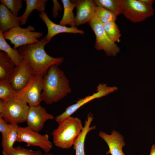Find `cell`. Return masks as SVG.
<instances>
[{"instance_id":"1","label":"cell","mask_w":155,"mask_h":155,"mask_svg":"<svg viewBox=\"0 0 155 155\" xmlns=\"http://www.w3.org/2000/svg\"><path fill=\"white\" fill-rule=\"evenodd\" d=\"M50 41L44 37L37 43L18 48L19 53L32 67L34 74L43 76L51 66H59L63 62V57H53L46 52L45 46Z\"/></svg>"},{"instance_id":"2","label":"cell","mask_w":155,"mask_h":155,"mask_svg":"<svg viewBox=\"0 0 155 155\" xmlns=\"http://www.w3.org/2000/svg\"><path fill=\"white\" fill-rule=\"evenodd\" d=\"M58 66H51L43 77L42 97L47 105L58 102L71 91L69 80Z\"/></svg>"},{"instance_id":"3","label":"cell","mask_w":155,"mask_h":155,"mask_svg":"<svg viewBox=\"0 0 155 155\" xmlns=\"http://www.w3.org/2000/svg\"><path fill=\"white\" fill-rule=\"evenodd\" d=\"M52 134L56 146L62 149L71 148L83 126L81 120L70 116L59 123Z\"/></svg>"},{"instance_id":"4","label":"cell","mask_w":155,"mask_h":155,"mask_svg":"<svg viewBox=\"0 0 155 155\" xmlns=\"http://www.w3.org/2000/svg\"><path fill=\"white\" fill-rule=\"evenodd\" d=\"M42 35L41 32L35 31L34 27L32 26H28L25 28L17 26L3 32L4 38L9 40L13 44L15 49L38 42L40 41L38 38Z\"/></svg>"},{"instance_id":"5","label":"cell","mask_w":155,"mask_h":155,"mask_svg":"<svg viewBox=\"0 0 155 155\" xmlns=\"http://www.w3.org/2000/svg\"><path fill=\"white\" fill-rule=\"evenodd\" d=\"M43 80V76L34 73L26 85L16 92L15 97L25 102L29 106L40 105L42 101Z\"/></svg>"},{"instance_id":"6","label":"cell","mask_w":155,"mask_h":155,"mask_svg":"<svg viewBox=\"0 0 155 155\" xmlns=\"http://www.w3.org/2000/svg\"><path fill=\"white\" fill-rule=\"evenodd\" d=\"M96 37L95 48L103 50L108 56H115L120 51L119 47L108 37L103 28V23L95 16L88 22Z\"/></svg>"},{"instance_id":"7","label":"cell","mask_w":155,"mask_h":155,"mask_svg":"<svg viewBox=\"0 0 155 155\" xmlns=\"http://www.w3.org/2000/svg\"><path fill=\"white\" fill-rule=\"evenodd\" d=\"M122 11L127 19L134 23L142 22L154 14L152 5L140 0H122Z\"/></svg>"},{"instance_id":"8","label":"cell","mask_w":155,"mask_h":155,"mask_svg":"<svg viewBox=\"0 0 155 155\" xmlns=\"http://www.w3.org/2000/svg\"><path fill=\"white\" fill-rule=\"evenodd\" d=\"M16 142H24L27 146H37L40 147L46 153L51 149L52 144L47 134L41 135L28 127H18Z\"/></svg>"},{"instance_id":"9","label":"cell","mask_w":155,"mask_h":155,"mask_svg":"<svg viewBox=\"0 0 155 155\" xmlns=\"http://www.w3.org/2000/svg\"><path fill=\"white\" fill-rule=\"evenodd\" d=\"M5 109L0 114L8 123L18 124L26 121L30 108L25 102L15 97L6 101Z\"/></svg>"},{"instance_id":"10","label":"cell","mask_w":155,"mask_h":155,"mask_svg":"<svg viewBox=\"0 0 155 155\" xmlns=\"http://www.w3.org/2000/svg\"><path fill=\"white\" fill-rule=\"evenodd\" d=\"M117 90L115 86H108L106 84L100 83L97 87L96 92L92 95L80 98L75 103L67 107L65 111L57 116L55 120L58 124L71 115L79 108L88 102L95 99L101 98Z\"/></svg>"},{"instance_id":"11","label":"cell","mask_w":155,"mask_h":155,"mask_svg":"<svg viewBox=\"0 0 155 155\" xmlns=\"http://www.w3.org/2000/svg\"><path fill=\"white\" fill-rule=\"evenodd\" d=\"M33 74L32 67L24 59L19 65L16 66L8 80L13 90L17 92L26 85Z\"/></svg>"},{"instance_id":"12","label":"cell","mask_w":155,"mask_h":155,"mask_svg":"<svg viewBox=\"0 0 155 155\" xmlns=\"http://www.w3.org/2000/svg\"><path fill=\"white\" fill-rule=\"evenodd\" d=\"M53 119V115L48 113L44 108L39 105L30 106L26 121L27 127L39 132L43 129L46 121Z\"/></svg>"},{"instance_id":"13","label":"cell","mask_w":155,"mask_h":155,"mask_svg":"<svg viewBox=\"0 0 155 155\" xmlns=\"http://www.w3.org/2000/svg\"><path fill=\"white\" fill-rule=\"evenodd\" d=\"M73 1L76 5V13L75 16L76 26L88 22L95 16L97 5L94 0H78Z\"/></svg>"},{"instance_id":"14","label":"cell","mask_w":155,"mask_h":155,"mask_svg":"<svg viewBox=\"0 0 155 155\" xmlns=\"http://www.w3.org/2000/svg\"><path fill=\"white\" fill-rule=\"evenodd\" d=\"M99 136L106 143L109 150L106 154L111 155H125L123 151V148L125 145L123 137L118 131L113 130L110 134L100 131Z\"/></svg>"},{"instance_id":"15","label":"cell","mask_w":155,"mask_h":155,"mask_svg":"<svg viewBox=\"0 0 155 155\" xmlns=\"http://www.w3.org/2000/svg\"><path fill=\"white\" fill-rule=\"evenodd\" d=\"M39 16L44 22L47 28V33L45 38L48 40L50 41L53 36L61 33H78L81 34L84 33V31L78 29L76 27H68L55 23L49 18L44 11L40 13Z\"/></svg>"},{"instance_id":"16","label":"cell","mask_w":155,"mask_h":155,"mask_svg":"<svg viewBox=\"0 0 155 155\" xmlns=\"http://www.w3.org/2000/svg\"><path fill=\"white\" fill-rule=\"evenodd\" d=\"M20 17L14 15L5 5H0V31L3 33L20 26Z\"/></svg>"},{"instance_id":"17","label":"cell","mask_w":155,"mask_h":155,"mask_svg":"<svg viewBox=\"0 0 155 155\" xmlns=\"http://www.w3.org/2000/svg\"><path fill=\"white\" fill-rule=\"evenodd\" d=\"M93 119V114L89 113L85 121L84 126L73 144V148L75 150V155H85L84 144L86 137L89 132L96 128V125L90 126Z\"/></svg>"},{"instance_id":"18","label":"cell","mask_w":155,"mask_h":155,"mask_svg":"<svg viewBox=\"0 0 155 155\" xmlns=\"http://www.w3.org/2000/svg\"><path fill=\"white\" fill-rule=\"evenodd\" d=\"M10 129L5 135L2 136V152L3 155H9L14 148V143L16 142L17 131L19 127L18 124L9 123Z\"/></svg>"},{"instance_id":"19","label":"cell","mask_w":155,"mask_h":155,"mask_svg":"<svg viewBox=\"0 0 155 155\" xmlns=\"http://www.w3.org/2000/svg\"><path fill=\"white\" fill-rule=\"evenodd\" d=\"M16 65L7 54L0 52V82L8 80Z\"/></svg>"},{"instance_id":"20","label":"cell","mask_w":155,"mask_h":155,"mask_svg":"<svg viewBox=\"0 0 155 155\" xmlns=\"http://www.w3.org/2000/svg\"><path fill=\"white\" fill-rule=\"evenodd\" d=\"M63 7V14L59 24L63 26L69 25L71 26L76 27L75 16L73 10L76 7L75 3L69 0H62Z\"/></svg>"},{"instance_id":"21","label":"cell","mask_w":155,"mask_h":155,"mask_svg":"<svg viewBox=\"0 0 155 155\" xmlns=\"http://www.w3.org/2000/svg\"><path fill=\"white\" fill-rule=\"evenodd\" d=\"M26 6L25 11L20 16V25H25L28 18L32 11L34 9L40 13L45 10L46 0H26Z\"/></svg>"},{"instance_id":"22","label":"cell","mask_w":155,"mask_h":155,"mask_svg":"<svg viewBox=\"0 0 155 155\" xmlns=\"http://www.w3.org/2000/svg\"><path fill=\"white\" fill-rule=\"evenodd\" d=\"M0 50L6 53L15 64L16 66L19 65L24 59L18 50L12 48L7 42L0 31Z\"/></svg>"},{"instance_id":"23","label":"cell","mask_w":155,"mask_h":155,"mask_svg":"<svg viewBox=\"0 0 155 155\" xmlns=\"http://www.w3.org/2000/svg\"><path fill=\"white\" fill-rule=\"evenodd\" d=\"M96 5L113 12L116 16L122 14V0H95Z\"/></svg>"},{"instance_id":"24","label":"cell","mask_w":155,"mask_h":155,"mask_svg":"<svg viewBox=\"0 0 155 155\" xmlns=\"http://www.w3.org/2000/svg\"><path fill=\"white\" fill-rule=\"evenodd\" d=\"M104 30L108 38L114 42H119L121 35L115 22L103 23Z\"/></svg>"},{"instance_id":"25","label":"cell","mask_w":155,"mask_h":155,"mask_svg":"<svg viewBox=\"0 0 155 155\" xmlns=\"http://www.w3.org/2000/svg\"><path fill=\"white\" fill-rule=\"evenodd\" d=\"M102 23L115 22L117 16L111 11L100 6H97L95 16Z\"/></svg>"},{"instance_id":"26","label":"cell","mask_w":155,"mask_h":155,"mask_svg":"<svg viewBox=\"0 0 155 155\" xmlns=\"http://www.w3.org/2000/svg\"><path fill=\"white\" fill-rule=\"evenodd\" d=\"M15 93L8 80L0 82V99L6 101L15 97Z\"/></svg>"},{"instance_id":"27","label":"cell","mask_w":155,"mask_h":155,"mask_svg":"<svg viewBox=\"0 0 155 155\" xmlns=\"http://www.w3.org/2000/svg\"><path fill=\"white\" fill-rule=\"evenodd\" d=\"M0 1L17 16L23 7V2L21 0H1Z\"/></svg>"},{"instance_id":"28","label":"cell","mask_w":155,"mask_h":155,"mask_svg":"<svg viewBox=\"0 0 155 155\" xmlns=\"http://www.w3.org/2000/svg\"><path fill=\"white\" fill-rule=\"evenodd\" d=\"M41 152L20 147L14 148L9 155H39Z\"/></svg>"},{"instance_id":"29","label":"cell","mask_w":155,"mask_h":155,"mask_svg":"<svg viewBox=\"0 0 155 155\" xmlns=\"http://www.w3.org/2000/svg\"><path fill=\"white\" fill-rule=\"evenodd\" d=\"M9 124H8V123L0 115V132L1 133L2 136L6 135L9 132Z\"/></svg>"},{"instance_id":"30","label":"cell","mask_w":155,"mask_h":155,"mask_svg":"<svg viewBox=\"0 0 155 155\" xmlns=\"http://www.w3.org/2000/svg\"><path fill=\"white\" fill-rule=\"evenodd\" d=\"M53 5L52 10V16L53 18L57 17L59 15L58 11H61L62 7L59 3L57 0H53Z\"/></svg>"},{"instance_id":"31","label":"cell","mask_w":155,"mask_h":155,"mask_svg":"<svg viewBox=\"0 0 155 155\" xmlns=\"http://www.w3.org/2000/svg\"><path fill=\"white\" fill-rule=\"evenodd\" d=\"M145 4L149 5H152L153 3L154 2L153 0H140Z\"/></svg>"},{"instance_id":"32","label":"cell","mask_w":155,"mask_h":155,"mask_svg":"<svg viewBox=\"0 0 155 155\" xmlns=\"http://www.w3.org/2000/svg\"><path fill=\"white\" fill-rule=\"evenodd\" d=\"M149 155H155V144L152 146Z\"/></svg>"},{"instance_id":"33","label":"cell","mask_w":155,"mask_h":155,"mask_svg":"<svg viewBox=\"0 0 155 155\" xmlns=\"http://www.w3.org/2000/svg\"><path fill=\"white\" fill-rule=\"evenodd\" d=\"M43 155H55L54 154L52 153H46L45 154H43Z\"/></svg>"},{"instance_id":"34","label":"cell","mask_w":155,"mask_h":155,"mask_svg":"<svg viewBox=\"0 0 155 155\" xmlns=\"http://www.w3.org/2000/svg\"><path fill=\"white\" fill-rule=\"evenodd\" d=\"M43 155V154H42V153H41V154H40V155Z\"/></svg>"}]
</instances>
